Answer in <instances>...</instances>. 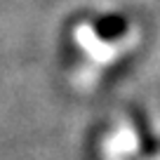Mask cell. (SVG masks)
<instances>
[{"label": "cell", "mask_w": 160, "mask_h": 160, "mask_svg": "<svg viewBox=\"0 0 160 160\" xmlns=\"http://www.w3.org/2000/svg\"><path fill=\"white\" fill-rule=\"evenodd\" d=\"M127 31V21L125 17L120 14H108V17H101L99 21L94 24V33L99 35L101 40H115Z\"/></svg>", "instance_id": "1"}]
</instances>
